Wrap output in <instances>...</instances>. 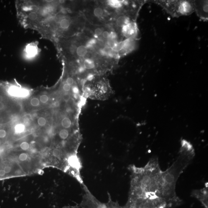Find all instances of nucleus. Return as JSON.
Instances as JSON below:
<instances>
[{
	"label": "nucleus",
	"instance_id": "nucleus-1",
	"mask_svg": "<svg viewBox=\"0 0 208 208\" xmlns=\"http://www.w3.org/2000/svg\"><path fill=\"white\" fill-rule=\"evenodd\" d=\"M195 151L191 144L185 140H182L179 155L170 167L162 172L163 185V199H176V183L183 171L192 161Z\"/></svg>",
	"mask_w": 208,
	"mask_h": 208
},
{
	"label": "nucleus",
	"instance_id": "nucleus-2",
	"mask_svg": "<svg viewBox=\"0 0 208 208\" xmlns=\"http://www.w3.org/2000/svg\"><path fill=\"white\" fill-rule=\"evenodd\" d=\"M159 6L173 18L187 16L195 12L194 1H149Z\"/></svg>",
	"mask_w": 208,
	"mask_h": 208
},
{
	"label": "nucleus",
	"instance_id": "nucleus-3",
	"mask_svg": "<svg viewBox=\"0 0 208 208\" xmlns=\"http://www.w3.org/2000/svg\"><path fill=\"white\" fill-rule=\"evenodd\" d=\"M120 33L125 39L136 40L139 39V31L136 21H133L124 26Z\"/></svg>",
	"mask_w": 208,
	"mask_h": 208
},
{
	"label": "nucleus",
	"instance_id": "nucleus-4",
	"mask_svg": "<svg viewBox=\"0 0 208 208\" xmlns=\"http://www.w3.org/2000/svg\"><path fill=\"white\" fill-rule=\"evenodd\" d=\"M107 11L106 8H105L103 6L98 5L93 6V8L92 9V11H90V12H87L86 15H89L90 14L92 15L91 21L96 20L98 21L99 20V22L101 20L103 21L105 20H107V16L108 15H107L108 13ZM91 18L89 19H90Z\"/></svg>",
	"mask_w": 208,
	"mask_h": 208
},
{
	"label": "nucleus",
	"instance_id": "nucleus-5",
	"mask_svg": "<svg viewBox=\"0 0 208 208\" xmlns=\"http://www.w3.org/2000/svg\"><path fill=\"white\" fill-rule=\"evenodd\" d=\"M195 12L198 17L204 21H207L208 1H194Z\"/></svg>",
	"mask_w": 208,
	"mask_h": 208
},
{
	"label": "nucleus",
	"instance_id": "nucleus-6",
	"mask_svg": "<svg viewBox=\"0 0 208 208\" xmlns=\"http://www.w3.org/2000/svg\"><path fill=\"white\" fill-rule=\"evenodd\" d=\"M59 28L61 31L67 32L72 29L73 23V20L68 16H64L58 22Z\"/></svg>",
	"mask_w": 208,
	"mask_h": 208
},
{
	"label": "nucleus",
	"instance_id": "nucleus-7",
	"mask_svg": "<svg viewBox=\"0 0 208 208\" xmlns=\"http://www.w3.org/2000/svg\"><path fill=\"white\" fill-rule=\"evenodd\" d=\"M90 51L87 49L83 43L77 46L75 54L78 58L83 59L90 55Z\"/></svg>",
	"mask_w": 208,
	"mask_h": 208
},
{
	"label": "nucleus",
	"instance_id": "nucleus-8",
	"mask_svg": "<svg viewBox=\"0 0 208 208\" xmlns=\"http://www.w3.org/2000/svg\"><path fill=\"white\" fill-rule=\"evenodd\" d=\"M26 51L29 57H34L37 53L38 49L36 45L32 43L29 44L26 46Z\"/></svg>",
	"mask_w": 208,
	"mask_h": 208
},
{
	"label": "nucleus",
	"instance_id": "nucleus-9",
	"mask_svg": "<svg viewBox=\"0 0 208 208\" xmlns=\"http://www.w3.org/2000/svg\"><path fill=\"white\" fill-rule=\"evenodd\" d=\"M61 124V125L64 128L68 129L72 127V122L70 118L65 117L62 119Z\"/></svg>",
	"mask_w": 208,
	"mask_h": 208
},
{
	"label": "nucleus",
	"instance_id": "nucleus-10",
	"mask_svg": "<svg viewBox=\"0 0 208 208\" xmlns=\"http://www.w3.org/2000/svg\"><path fill=\"white\" fill-rule=\"evenodd\" d=\"M69 132L67 129H63L59 132V137L62 140H66L69 137Z\"/></svg>",
	"mask_w": 208,
	"mask_h": 208
},
{
	"label": "nucleus",
	"instance_id": "nucleus-11",
	"mask_svg": "<svg viewBox=\"0 0 208 208\" xmlns=\"http://www.w3.org/2000/svg\"><path fill=\"white\" fill-rule=\"evenodd\" d=\"M52 155L55 157H60L62 155V151L58 149H55L52 151Z\"/></svg>",
	"mask_w": 208,
	"mask_h": 208
},
{
	"label": "nucleus",
	"instance_id": "nucleus-12",
	"mask_svg": "<svg viewBox=\"0 0 208 208\" xmlns=\"http://www.w3.org/2000/svg\"><path fill=\"white\" fill-rule=\"evenodd\" d=\"M30 103L32 106L36 107L39 105L40 104V101L38 98H34L31 99Z\"/></svg>",
	"mask_w": 208,
	"mask_h": 208
},
{
	"label": "nucleus",
	"instance_id": "nucleus-13",
	"mask_svg": "<svg viewBox=\"0 0 208 208\" xmlns=\"http://www.w3.org/2000/svg\"><path fill=\"white\" fill-rule=\"evenodd\" d=\"M37 123L40 126H44L46 123V120L44 117H40L37 119Z\"/></svg>",
	"mask_w": 208,
	"mask_h": 208
},
{
	"label": "nucleus",
	"instance_id": "nucleus-14",
	"mask_svg": "<svg viewBox=\"0 0 208 208\" xmlns=\"http://www.w3.org/2000/svg\"><path fill=\"white\" fill-rule=\"evenodd\" d=\"M24 130V126L23 124H19L16 125L15 127V130L18 133H21L23 132Z\"/></svg>",
	"mask_w": 208,
	"mask_h": 208
},
{
	"label": "nucleus",
	"instance_id": "nucleus-15",
	"mask_svg": "<svg viewBox=\"0 0 208 208\" xmlns=\"http://www.w3.org/2000/svg\"><path fill=\"white\" fill-rule=\"evenodd\" d=\"M29 144L27 142H23L20 145V148L24 150H27L29 149Z\"/></svg>",
	"mask_w": 208,
	"mask_h": 208
},
{
	"label": "nucleus",
	"instance_id": "nucleus-16",
	"mask_svg": "<svg viewBox=\"0 0 208 208\" xmlns=\"http://www.w3.org/2000/svg\"><path fill=\"white\" fill-rule=\"evenodd\" d=\"M40 100L42 103H45L49 100V97L46 95H42L40 96Z\"/></svg>",
	"mask_w": 208,
	"mask_h": 208
},
{
	"label": "nucleus",
	"instance_id": "nucleus-17",
	"mask_svg": "<svg viewBox=\"0 0 208 208\" xmlns=\"http://www.w3.org/2000/svg\"><path fill=\"white\" fill-rule=\"evenodd\" d=\"M28 155L26 153H22V154H20L19 157L20 160L21 161H26L28 159Z\"/></svg>",
	"mask_w": 208,
	"mask_h": 208
},
{
	"label": "nucleus",
	"instance_id": "nucleus-18",
	"mask_svg": "<svg viewBox=\"0 0 208 208\" xmlns=\"http://www.w3.org/2000/svg\"><path fill=\"white\" fill-rule=\"evenodd\" d=\"M71 86L72 85H68L66 83L64 84L63 86V89L64 91L66 92L69 91L72 88Z\"/></svg>",
	"mask_w": 208,
	"mask_h": 208
},
{
	"label": "nucleus",
	"instance_id": "nucleus-19",
	"mask_svg": "<svg viewBox=\"0 0 208 208\" xmlns=\"http://www.w3.org/2000/svg\"><path fill=\"white\" fill-rule=\"evenodd\" d=\"M66 83L70 85H73L74 83V79L72 77H68L66 81Z\"/></svg>",
	"mask_w": 208,
	"mask_h": 208
},
{
	"label": "nucleus",
	"instance_id": "nucleus-20",
	"mask_svg": "<svg viewBox=\"0 0 208 208\" xmlns=\"http://www.w3.org/2000/svg\"><path fill=\"white\" fill-rule=\"evenodd\" d=\"M11 169H12V168L10 166H6L4 168V171L6 174L9 173L11 172Z\"/></svg>",
	"mask_w": 208,
	"mask_h": 208
},
{
	"label": "nucleus",
	"instance_id": "nucleus-21",
	"mask_svg": "<svg viewBox=\"0 0 208 208\" xmlns=\"http://www.w3.org/2000/svg\"><path fill=\"white\" fill-rule=\"evenodd\" d=\"M6 135V131L4 130H0V138H4Z\"/></svg>",
	"mask_w": 208,
	"mask_h": 208
},
{
	"label": "nucleus",
	"instance_id": "nucleus-22",
	"mask_svg": "<svg viewBox=\"0 0 208 208\" xmlns=\"http://www.w3.org/2000/svg\"><path fill=\"white\" fill-rule=\"evenodd\" d=\"M4 104L2 103H0V110H2L3 109V108H4Z\"/></svg>",
	"mask_w": 208,
	"mask_h": 208
},
{
	"label": "nucleus",
	"instance_id": "nucleus-23",
	"mask_svg": "<svg viewBox=\"0 0 208 208\" xmlns=\"http://www.w3.org/2000/svg\"><path fill=\"white\" fill-rule=\"evenodd\" d=\"M3 100V97L1 95H0V103H1Z\"/></svg>",
	"mask_w": 208,
	"mask_h": 208
}]
</instances>
